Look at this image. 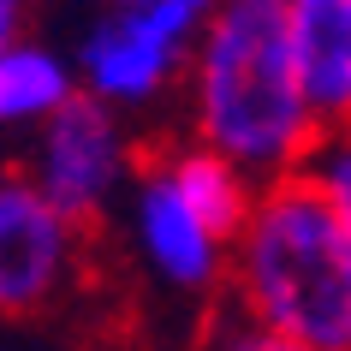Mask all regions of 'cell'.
Segmentation results:
<instances>
[{
    "instance_id": "cell-12",
    "label": "cell",
    "mask_w": 351,
    "mask_h": 351,
    "mask_svg": "<svg viewBox=\"0 0 351 351\" xmlns=\"http://www.w3.org/2000/svg\"><path fill=\"white\" fill-rule=\"evenodd\" d=\"M24 19H30V0H0V48L24 36Z\"/></svg>"
},
{
    "instance_id": "cell-11",
    "label": "cell",
    "mask_w": 351,
    "mask_h": 351,
    "mask_svg": "<svg viewBox=\"0 0 351 351\" xmlns=\"http://www.w3.org/2000/svg\"><path fill=\"white\" fill-rule=\"evenodd\" d=\"M203 351H304V346H292V339H280V333L256 328V322L244 315L239 328H221V333H215V339H208Z\"/></svg>"
},
{
    "instance_id": "cell-5",
    "label": "cell",
    "mask_w": 351,
    "mask_h": 351,
    "mask_svg": "<svg viewBox=\"0 0 351 351\" xmlns=\"http://www.w3.org/2000/svg\"><path fill=\"white\" fill-rule=\"evenodd\" d=\"M77 226L24 173H0V315L42 310L72 274Z\"/></svg>"
},
{
    "instance_id": "cell-8",
    "label": "cell",
    "mask_w": 351,
    "mask_h": 351,
    "mask_svg": "<svg viewBox=\"0 0 351 351\" xmlns=\"http://www.w3.org/2000/svg\"><path fill=\"white\" fill-rule=\"evenodd\" d=\"M72 90L77 77L54 48H42L30 36L0 48V125H42Z\"/></svg>"
},
{
    "instance_id": "cell-13",
    "label": "cell",
    "mask_w": 351,
    "mask_h": 351,
    "mask_svg": "<svg viewBox=\"0 0 351 351\" xmlns=\"http://www.w3.org/2000/svg\"><path fill=\"white\" fill-rule=\"evenodd\" d=\"M179 6H191V12L203 19V12H208V6H215V0H179Z\"/></svg>"
},
{
    "instance_id": "cell-9",
    "label": "cell",
    "mask_w": 351,
    "mask_h": 351,
    "mask_svg": "<svg viewBox=\"0 0 351 351\" xmlns=\"http://www.w3.org/2000/svg\"><path fill=\"white\" fill-rule=\"evenodd\" d=\"M167 179H173L179 197L203 215V226L215 239L232 244V232H239L244 215H250V197H256V185H250L244 167H232L226 155H215L208 143H197V149H185L179 161L167 167Z\"/></svg>"
},
{
    "instance_id": "cell-6",
    "label": "cell",
    "mask_w": 351,
    "mask_h": 351,
    "mask_svg": "<svg viewBox=\"0 0 351 351\" xmlns=\"http://www.w3.org/2000/svg\"><path fill=\"white\" fill-rule=\"evenodd\" d=\"M137 244H143L149 268L179 292H208L226 268V239L203 226V215L167 179V167L143 173V185H137Z\"/></svg>"
},
{
    "instance_id": "cell-10",
    "label": "cell",
    "mask_w": 351,
    "mask_h": 351,
    "mask_svg": "<svg viewBox=\"0 0 351 351\" xmlns=\"http://www.w3.org/2000/svg\"><path fill=\"white\" fill-rule=\"evenodd\" d=\"M298 173L333 208V226H339V244H346V262H351V131H322Z\"/></svg>"
},
{
    "instance_id": "cell-2",
    "label": "cell",
    "mask_w": 351,
    "mask_h": 351,
    "mask_svg": "<svg viewBox=\"0 0 351 351\" xmlns=\"http://www.w3.org/2000/svg\"><path fill=\"white\" fill-rule=\"evenodd\" d=\"M232 280L256 328L304 351H351V262L333 208L298 167L250 197L232 232Z\"/></svg>"
},
{
    "instance_id": "cell-4",
    "label": "cell",
    "mask_w": 351,
    "mask_h": 351,
    "mask_svg": "<svg viewBox=\"0 0 351 351\" xmlns=\"http://www.w3.org/2000/svg\"><path fill=\"white\" fill-rule=\"evenodd\" d=\"M125 173H131V143H125L119 113L108 101H95L90 90H72L36 125V149H30V173L24 179L72 226H84L119 197Z\"/></svg>"
},
{
    "instance_id": "cell-7",
    "label": "cell",
    "mask_w": 351,
    "mask_h": 351,
    "mask_svg": "<svg viewBox=\"0 0 351 351\" xmlns=\"http://www.w3.org/2000/svg\"><path fill=\"white\" fill-rule=\"evenodd\" d=\"M298 84L322 131H351V0H286Z\"/></svg>"
},
{
    "instance_id": "cell-3",
    "label": "cell",
    "mask_w": 351,
    "mask_h": 351,
    "mask_svg": "<svg viewBox=\"0 0 351 351\" xmlns=\"http://www.w3.org/2000/svg\"><path fill=\"white\" fill-rule=\"evenodd\" d=\"M197 36V12L179 0H108L77 42V90L108 108H143L173 84Z\"/></svg>"
},
{
    "instance_id": "cell-1",
    "label": "cell",
    "mask_w": 351,
    "mask_h": 351,
    "mask_svg": "<svg viewBox=\"0 0 351 351\" xmlns=\"http://www.w3.org/2000/svg\"><path fill=\"white\" fill-rule=\"evenodd\" d=\"M191 42H197L191 66L197 137L250 179H280L304 167L322 125L298 84L286 0H215L197 19Z\"/></svg>"
}]
</instances>
